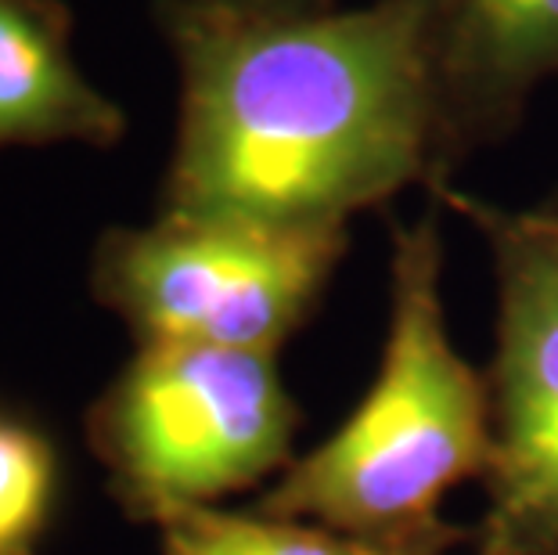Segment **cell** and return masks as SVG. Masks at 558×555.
Segmentation results:
<instances>
[{
	"label": "cell",
	"instance_id": "cell-1",
	"mask_svg": "<svg viewBox=\"0 0 558 555\" xmlns=\"http://www.w3.org/2000/svg\"><path fill=\"white\" fill-rule=\"evenodd\" d=\"M177 65L159 214L350 228L411 184L450 181L429 0L245 15L156 0Z\"/></svg>",
	"mask_w": 558,
	"mask_h": 555
},
{
	"label": "cell",
	"instance_id": "cell-2",
	"mask_svg": "<svg viewBox=\"0 0 558 555\" xmlns=\"http://www.w3.org/2000/svg\"><path fill=\"white\" fill-rule=\"evenodd\" d=\"M490 386L461 358L444 306V239L433 214L393 224L383 361L347 422L281 469L256 509L350 530L408 534L490 466Z\"/></svg>",
	"mask_w": 558,
	"mask_h": 555
},
{
	"label": "cell",
	"instance_id": "cell-3",
	"mask_svg": "<svg viewBox=\"0 0 558 555\" xmlns=\"http://www.w3.org/2000/svg\"><path fill=\"white\" fill-rule=\"evenodd\" d=\"M300 408L275 353L145 342L87 411V444L137 523L213 509L292 462Z\"/></svg>",
	"mask_w": 558,
	"mask_h": 555
},
{
	"label": "cell",
	"instance_id": "cell-4",
	"mask_svg": "<svg viewBox=\"0 0 558 555\" xmlns=\"http://www.w3.org/2000/svg\"><path fill=\"white\" fill-rule=\"evenodd\" d=\"M350 228H259L159 214L109 228L90 292L145 342L278 353L311 322L347 256Z\"/></svg>",
	"mask_w": 558,
	"mask_h": 555
},
{
	"label": "cell",
	"instance_id": "cell-5",
	"mask_svg": "<svg viewBox=\"0 0 558 555\" xmlns=\"http://www.w3.org/2000/svg\"><path fill=\"white\" fill-rule=\"evenodd\" d=\"M429 192L483 234L497 286L494 441L472 545L476 555H558V195L497 206L450 181Z\"/></svg>",
	"mask_w": 558,
	"mask_h": 555
},
{
	"label": "cell",
	"instance_id": "cell-6",
	"mask_svg": "<svg viewBox=\"0 0 558 555\" xmlns=\"http://www.w3.org/2000/svg\"><path fill=\"white\" fill-rule=\"evenodd\" d=\"M429 55L450 177L501 145L558 76V0H429Z\"/></svg>",
	"mask_w": 558,
	"mask_h": 555
},
{
	"label": "cell",
	"instance_id": "cell-7",
	"mask_svg": "<svg viewBox=\"0 0 558 555\" xmlns=\"http://www.w3.org/2000/svg\"><path fill=\"white\" fill-rule=\"evenodd\" d=\"M126 112L76 62L62 0H0V148H112Z\"/></svg>",
	"mask_w": 558,
	"mask_h": 555
},
{
	"label": "cell",
	"instance_id": "cell-8",
	"mask_svg": "<svg viewBox=\"0 0 558 555\" xmlns=\"http://www.w3.org/2000/svg\"><path fill=\"white\" fill-rule=\"evenodd\" d=\"M162 555H450L465 530L439 519L408 534H350V530L284 519L270 512L184 509L159 523Z\"/></svg>",
	"mask_w": 558,
	"mask_h": 555
},
{
	"label": "cell",
	"instance_id": "cell-9",
	"mask_svg": "<svg viewBox=\"0 0 558 555\" xmlns=\"http://www.w3.org/2000/svg\"><path fill=\"white\" fill-rule=\"evenodd\" d=\"M58 451L51 436L0 411V555H37L58 509Z\"/></svg>",
	"mask_w": 558,
	"mask_h": 555
},
{
	"label": "cell",
	"instance_id": "cell-10",
	"mask_svg": "<svg viewBox=\"0 0 558 555\" xmlns=\"http://www.w3.org/2000/svg\"><path fill=\"white\" fill-rule=\"evenodd\" d=\"M187 4L245 11V15H311V11L336 8V0H187Z\"/></svg>",
	"mask_w": 558,
	"mask_h": 555
}]
</instances>
